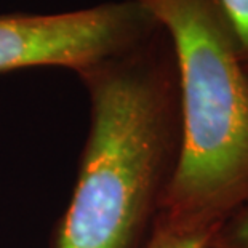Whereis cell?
<instances>
[{
    "label": "cell",
    "instance_id": "7",
    "mask_svg": "<svg viewBox=\"0 0 248 248\" xmlns=\"http://www.w3.org/2000/svg\"><path fill=\"white\" fill-rule=\"evenodd\" d=\"M216 235H218V234H216ZM210 248H226L223 244H221V242H218V240H216V237H215V240L212 242V245H210Z\"/></svg>",
    "mask_w": 248,
    "mask_h": 248
},
{
    "label": "cell",
    "instance_id": "5",
    "mask_svg": "<svg viewBox=\"0 0 248 248\" xmlns=\"http://www.w3.org/2000/svg\"><path fill=\"white\" fill-rule=\"evenodd\" d=\"M216 240L226 248H248V207L226 221Z\"/></svg>",
    "mask_w": 248,
    "mask_h": 248
},
{
    "label": "cell",
    "instance_id": "6",
    "mask_svg": "<svg viewBox=\"0 0 248 248\" xmlns=\"http://www.w3.org/2000/svg\"><path fill=\"white\" fill-rule=\"evenodd\" d=\"M235 29L245 64L248 66V0H221Z\"/></svg>",
    "mask_w": 248,
    "mask_h": 248
},
{
    "label": "cell",
    "instance_id": "4",
    "mask_svg": "<svg viewBox=\"0 0 248 248\" xmlns=\"http://www.w3.org/2000/svg\"><path fill=\"white\" fill-rule=\"evenodd\" d=\"M224 224H170L157 221L146 248H210Z\"/></svg>",
    "mask_w": 248,
    "mask_h": 248
},
{
    "label": "cell",
    "instance_id": "3",
    "mask_svg": "<svg viewBox=\"0 0 248 248\" xmlns=\"http://www.w3.org/2000/svg\"><path fill=\"white\" fill-rule=\"evenodd\" d=\"M159 26L138 0L55 15H0V72L37 66L76 72L133 48Z\"/></svg>",
    "mask_w": 248,
    "mask_h": 248
},
{
    "label": "cell",
    "instance_id": "1",
    "mask_svg": "<svg viewBox=\"0 0 248 248\" xmlns=\"http://www.w3.org/2000/svg\"><path fill=\"white\" fill-rule=\"evenodd\" d=\"M76 74L90 98V128L51 248H146L181 152L173 44L159 26Z\"/></svg>",
    "mask_w": 248,
    "mask_h": 248
},
{
    "label": "cell",
    "instance_id": "2",
    "mask_svg": "<svg viewBox=\"0 0 248 248\" xmlns=\"http://www.w3.org/2000/svg\"><path fill=\"white\" fill-rule=\"evenodd\" d=\"M167 31L181 93V152L159 219L224 224L248 207V66L221 0H138Z\"/></svg>",
    "mask_w": 248,
    "mask_h": 248
}]
</instances>
